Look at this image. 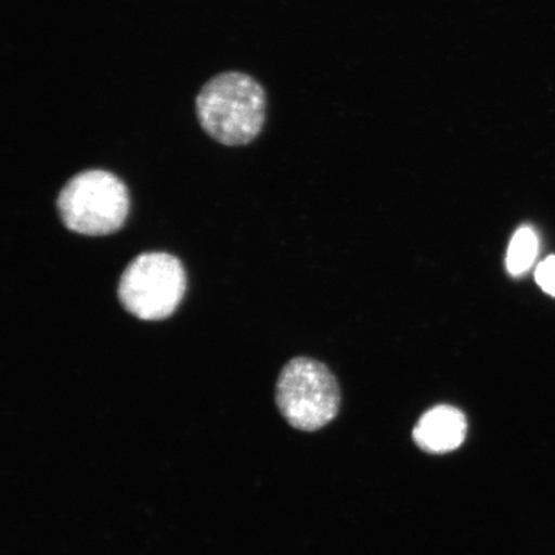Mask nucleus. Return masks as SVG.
<instances>
[{
    "mask_svg": "<svg viewBox=\"0 0 555 555\" xmlns=\"http://www.w3.org/2000/svg\"><path fill=\"white\" fill-rule=\"evenodd\" d=\"M539 249L538 235L530 227L519 228L513 235L506 254V269L513 276L529 272L537 260Z\"/></svg>",
    "mask_w": 555,
    "mask_h": 555,
    "instance_id": "6",
    "label": "nucleus"
},
{
    "mask_svg": "<svg viewBox=\"0 0 555 555\" xmlns=\"http://www.w3.org/2000/svg\"><path fill=\"white\" fill-rule=\"evenodd\" d=\"M535 278L541 289L555 297V256L539 263Z\"/></svg>",
    "mask_w": 555,
    "mask_h": 555,
    "instance_id": "7",
    "label": "nucleus"
},
{
    "mask_svg": "<svg viewBox=\"0 0 555 555\" xmlns=\"http://www.w3.org/2000/svg\"><path fill=\"white\" fill-rule=\"evenodd\" d=\"M467 418L460 409L439 405L422 415L413 439L429 454H446L462 447L467 435Z\"/></svg>",
    "mask_w": 555,
    "mask_h": 555,
    "instance_id": "5",
    "label": "nucleus"
},
{
    "mask_svg": "<svg viewBox=\"0 0 555 555\" xmlns=\"http://www.w3.org/2000/svg\"><path fill=\"white\" fill-rule=\"evenodd\" d=\"M129 207L127 185L104 170L79 172L68 180L57 198L60 218L68 231L92 237L119 231Z\"/></svg>",
    "mask_w": 555,
    "mask_h": 555,
    "instance_id": "2",
    "label": "nucleus"
},
{
    "mask_svg": "<svg viewBox=\"0 0 555 555\" xmlns=\"http://www.w3.org/2000/svg\"><path fill=\"white\" fill-rule=\"evenodd\" d=\"M185 288V270L176 256L144 253L124 270L117 296L124 309L141 321H163L182 302Z\"/></svg>",
    "mask_w": 555,
    "mask_h": 555,
    "instance_id": "4",
    "label": "nucleus"
},
{
    "mask_svg": "<svg viewBox=\"0 0 555 555\" xmlns=\"http://www.w3.org/2000/svg\"><path fill=\"white\" fill-rule=\"evenodd\" d=\"M196 106L201 127L221 144H248L266 124V90L246 74L215 76L201 89Z\"/></svg>",
    "mask_w": 555,
    "mask_h": 555,
    "instance_id": "1",
    "label": "nucleus"
},
{
    "mask_svg": "<svg viewBox=\"0 0 555 555\" xmlns=\"http://www.w3.org/2000/svg\"><path fill=\"white\" fill-rule=\"evenodd\" d=\"M337 379L323 363L296 358L283 367L276 382L275 402L283 418L300 431L327 426L339 411Z\"/></svg>",
    "mask_w": 555,
    "mask_h": 555,
    "instance_id": "3",
    "label": "nucleus"
}]
</instances>
